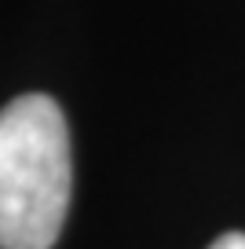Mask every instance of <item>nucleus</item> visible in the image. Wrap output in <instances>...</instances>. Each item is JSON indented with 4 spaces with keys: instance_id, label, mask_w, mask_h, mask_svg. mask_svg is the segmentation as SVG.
Segmentation results:
<instances>
[{
    "instance_id": "f03ea898",
    "label": "nucleus",
    "mask_w": 245,
    "mask_h": 249,
    "mask_svg": "<svg viewBox=\"0 0 245 249\" xmlns=\"http://www.w3.org/2000/svg\"><path fill=\"white\" fill-rule=\"evenodd\" d=\"M209 249H245V234L242 231H227V234H220Z\"/></svg>"
},
{
    "instance_id": "f257e3e1",
    "label": "nucleus",
    "mask_w": 245,
    "mask_h": 249,
    "mask_svg": "<svg viewBox=\"0 0 245 249\" xmlns=\"http://www.w3.org/2000/svg\"><path fill=\"white\" fill-rule=\"evenodd\" d=\"M70 128L52 95L0 110V249H52L70 213Z\"/></svg>"
}]
</instances>
